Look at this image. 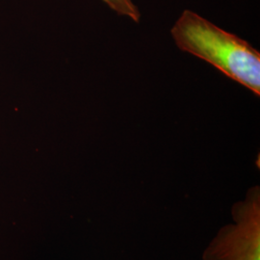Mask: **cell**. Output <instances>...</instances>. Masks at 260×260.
Returning <instances> with one entry per match:
<instances>
[{
    "instance_id": "2",
    "label": "cell",
    "mask_w": 260,
    "mask_h": 260,
    "mask_svg": "<svg viewBox=\"0 0 260 260\" xmlns=\"http://www.w3.org/2000/svg\"><path fill=\"white\" fill-rule=\"evenodd\" d=\"M233 218L235 223L221 229L204 252V260H260L259 186L233 205Z\"/></svg>"
},
{
    "instance_id": "3",
    "label": "cell",
    "mask_w": 260,
    "mask_h": 260,
    "mask_svg": "<svg viewBox=\"0 0 260 260\" xmlns=\"http://www.w3.org/2000/svg\"><path fill=\"white\" fill-rule=\"evenodd\" d=\"M113 11L121 16H126L135 22H139L141 14L131 0H103Z\"/></svg>"
},
{
    "instance_id": "1",
    "label": "cell",
    "mask_w": 260,
    "mask_h": 260,
    "mask_svg": "<svg viewBox=\"0 0 260 260\" xmlns=\"http://www.w3.org/2000/svg\"><path fill=\"white\" fill-rule=\"evenodd\" d=\"M182 51L203 59L260 95V53L250 43L185 10L171 29Z\"/></svg>"
}]
</instances>
